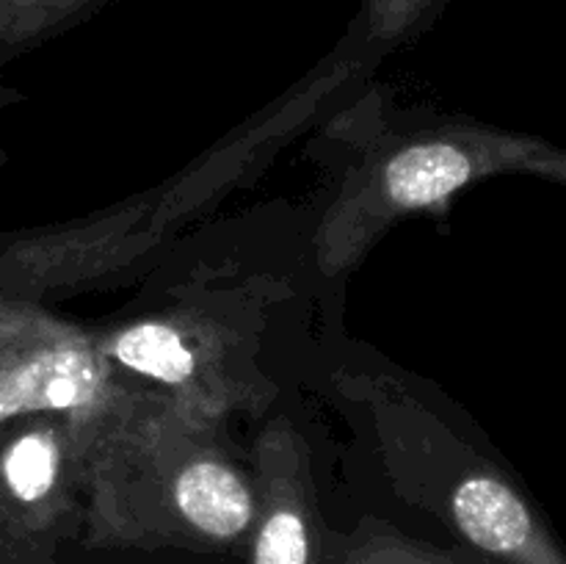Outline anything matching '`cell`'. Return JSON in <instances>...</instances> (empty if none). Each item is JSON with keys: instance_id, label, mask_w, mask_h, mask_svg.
I'll return each instance as SVG.
<instances>
[{"instance_id": "cell-2", "label": "cell", "mask_w": 566, "mask_h": 564, "mask_svg": "<svg viewBox=\"0 0 566 564\" xmlns=\"http://www.w3.org/2000/svg\"><path fill=\"white\" fill-rule=\"evenodd\" d=\"M497 175L566 182V153L523 133L468 119H440L381 133L357 149L313 236L326 280L346 274L409 216L434 213L457 194Z\"/></svg>"}, {"instance_id": "cell-9", "label": "cell", "mask_w": 566, "mask_h": 564, "mask_svg": "<svg viewBox=\"0 0 566 564\" xmlns=\"http://www.w3.org/2000/svg\"><path fill=\"white\" fill-rule=\"evenodd\" d=\"M446 3L448 0H363L335 50L370 70L431 28Z\"/></svg>"}, {"instance_id": "cell-10", "label": "cell", "mask_w": 566, "mask_h": 564, "mask_svg": "<svg viewBox=\"0 0 566 564\" xmlns=\"http://www.w3.org/2000/svg\"><path fill=\"white\" fill-rule=\"evenodd\" d=\"M329 564H475L462 553L415 540L379 518L329 534Z\"/></svg>"}, {"instance_id": "cell-3", "label": "cell", "mask_w": 566, "mask_h": 564, "mask_svg": "<svg viewBox=\"0 0 566 564\" xmlns=\"http://www.w3.org/2000/svg\"><path fill=\"white\" fill-rule=\"evenodd\" d=\"M337 393L376 431L392 487L497 564H566L528 498L446 420L385 374H340Z\"/></svg>"}, {"instance_id": "cell-1", "label": "cell", "mask_w": 566, "mask_h": 564, "mask_svg": "<svg viewBox=\"0 0 566 564\" xmlns=\"http://www.w3.org/2000/svg\"><path fill=\"white\" fill-rule=\"evenodd\" d=\"M224 426L153 390L127 404L94 451L83 542L108 551L247 547L258 523V481Z\"/></svg>"}, {"instance_id": "cell-5", "label": "cell", "mask_w": 566, "mask_h": 564, "mask_svg": "<svg viewBox=\"0 0 566 564\" xmlns=\"http://www.w3.org/2000/svg\"><path fill=\"white\" fill-rule=\"evenodd\" d=\"M125 407L33 412L0 424V545L50 558L61 540L83 531L94 451Z\"/></svg>"}, {"instance_id": "cell-6", "label": "cell", "mask_w": 566, "mask_h": 564, "mask_svg": "<svg viewBox=\"0 0 566 564\" xmlns=\"http://www.w3.org/2000/svg\"><path fill=\"white\" fill-rule=\"evenodd\" d=\"M142 390L105 359L97 332L0 293V424L33 412H108Z\"/></svg>"}, {"instance_id": "cell-8", "label": "cell", "mask_w": 566, "mask_h": 564, "mask_svg": "<svg viewBox=\"0 0 566 564\" xmlns=\"http://www.w3.org/2000/svg\"><path fill=\"white\" fill-rule=\"evenodd\" d=\"M254 481L260 506L249 564H329L313 457L287 418L269 420L254 440Z\"/></svg>"}, {"instance_id": "cell-4", "label": "cell", "mask_w": 566, "mask_h": 564, "mask_svg": "<svg viewBox=\"0 0 566 564\" xmlns=\"http://www.w3.org/2000/svg\"><path fill=\"white\" fill-rule=\"evenodd\" d=\"M260 324L235 304H166L97 332L116 374L208 418L263 415L276 385L260 365Z\"/></svg>"}, {"instance_id": "cell-11", "label": "cell", "mask_w": 566, "mask_h": 564, "mask_svg": "<svg viewBox=\"0 0 566 564\" xmlns=\"http://www.w3.org/2000/svg\"><path fill=\"white\" fill-rule=\"evenodd\" d=\"M114 0H0V64L61 36Z\"/></svg>"}, {"instance_id": "cell-12", "label": "cell", "mask_w": 566, "mask_h": 564, "mask_svg": "<svg viewBox=\"0 0 566 564\" xmlns=\"http://www.w3.org/2000/svg\"><path fill=\"white\" fill-rule=\"evenodd\" d=\"M6 100H9V92H6V88L0 86V114H3V108H6Z\"/></svg>"}, {"instance_id": "cell-7", "label": "cell", "mask_w": 566, "mask_h": 564, "mask_svg": "<svg viewBox=\"0 0 566 564\" xmlns=\"http://www.w3.org/2000/svg\"><path fill=\"white\" fill-rule=\"evenodd\" d=\"M164 238L149 191L86 219L25 232L0 249V293L39 302L44 293L108 280L147 258Z\"/></svg>"}]
</instances>
